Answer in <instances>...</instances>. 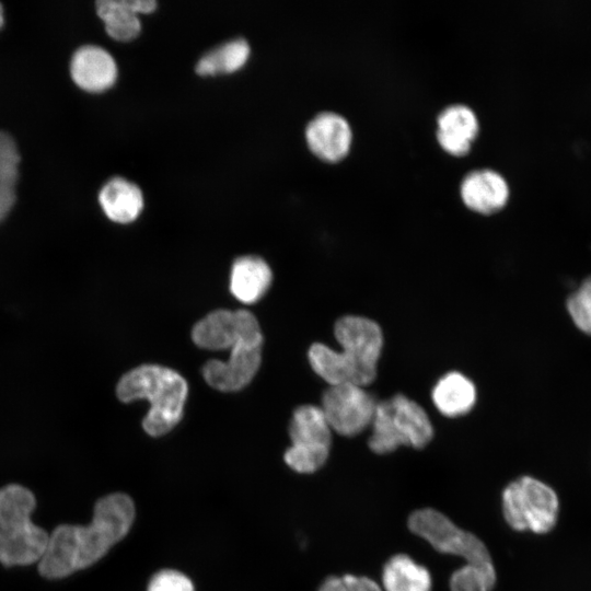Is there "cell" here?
<instances>
[{
    "mask_svg": "<svg viewBox=\"0 0 591 591\" xmlns=\"http://www.w3.org/2000/svg\"><path fill=\"white\" fill-rule=\"evenodd\" d=\"M385 591H431L429 570L406 554L392 556L382 569Z\"/></svg>",
    "mask_w": 591,
    "mask_h": 591,
    "instance_id": "ffe728a7",
    "label": "cell"
},
{
    "mask_svg": "<svg viewBox=\"0 0 591 591\" xmlns=\"http://www.w3.org/2000/svg\"><path fill=\"white\" fill-rule=\"evenodd\" d=\"M148 591H194V584L184 573L164 569L151 578Z\"/></svg>",
    "mask_w": 591,
    "mask_h": 591,
    "instance_id": "484cf974",
    "label": "cell"
},
{
    "mask_svg": "<svg viewBox=\"0 0 591 591\" xmlns=\"http://www.w3.org/2000/svg\"><path fill=\"white\" fill-rule=\"evenodd\" d=\"M477 132L478 120L475 113L466 105L448 106L438 116V141L453 155L466 154Z\"/></svg>",
    "mask_w": 591,
    "mask_h": 591,
    "instance_id": "2e32d148",
    "label": "cell"
},
{
    "mask_svg": "<svg viewBox=\"0 0 591 591\" xmlns=\"http://www.w3.org/2000/svg\"><path fill=\"white\" fill-rule=\"evenodd\" d=\"M271 279V270L263 258L242 256L232 265L230 290L239 301L251 304L263 298Z\"/></svg>",
    "mask_w": 591,
    "mask_h": 591,
    "instance_id": "e0dca14e",
    "label": "cell"
},
{
    "mask_svg": "<svg viewBox=\"0 0 591 591\" xmlns=\"http://www.w3.org/2000/svg\"><path fill=\"white\" fill-rule=\"evenodd\" d=\"M36 499L19 484L0 488V563L7 567L26 566L43 557L49 534L35 525L31 514Z\"/></svg>",
    "mask_w": 591,
    "mask_h": 591,
    "instance_id": "277c9868",
    "label": "cell"
},
{
    "mask_svg": "<svg viewBox=\"0 0 591 591\" xmlns=\"http://www.w3.org/2000/svg\"><path fill=\"white\" fill-rule=\"evenodd\" d=\"M431 397L443 416L454 418L471 412L476 402V389L467 376L452 371L439 379Z\"/></svg>",
    "mask_w": 591,
    "mask_h": 591,
    "instance_id": "d6986e66",
    "label": "cell"
},
{
    "mask_svg": "<svg viewBox=\"0 0 591 591\" xmlns=\"http://www.w3.org/2000/svg\"><path fill=\"white\" fill-rule=\"evenodd\" d=\"M95 7L111 37L117 40H130L141 30L138 13L153 11L157 2L154 0H100L95 2Z\"/></svg>",
    "mask_w": 591,
    "mask_h": 591,
    "instance_id": "9a60e30c",
    "label": "cell"
},
{
    "mask_svg": "<svg viewBox=\"0 0 591 591\" xmlns=\"http://www.w3.org/2000/svg\"><path fill=\"white\" fill-rule=\"evenodd\" d=\"M409 530L426 540L436 551L465 558L467 564L495 570L485 544L474 534L456 526L443 513L425 508L408 518Z\"/></svg>",
    "mask_w": 591,
    "mask_h": 591,
    "instance_id": "52a82bcc",
    "label": "cell"
},
{
    "mask_svg": "<svg viewBox=\"0 0 591 591\" xmlns=\"http://www.w3.org/2000/svg\"><path fill=\"white\" fill-rule=\"evenodd\" d=\"M305 137L313 153L324 161L336 162L348 153L352 134L341 115L323 112L308 124Z\"/></svg>",
    "mask_w": 591,
    "mask_h": 591,
    "instance_id": "7c38bea8",
    "label": "cell"
},
{
    "mask_svg": "<svg viewBox=\"0 0 591 591\" xmlns=\"http://www.w3.org/2000/svg\"><path fill=\"white\" fill-rule=\"evenodd\" d=\"M263 338L244 339L230 350L227 361L209 360L202 367L205 381L213 389L233 392L247 385L262 362Z\"/></svg>",
    "mask_w": 591,
    "mask_h": 591,
    "instance_id": "8fae6325",
    "label": "cell"
},
{
    "mask_svg": "<svg viewBox=\"0 0 591 591\" xmlns=\"http://www.w3.org/2000/svg\"><path fill=\"white\" fill-rule=\"evenodd\" d=\"M376 403L363 386L347 383L329 385L320 407L332 431L355 437L370 427Z\"/></svg>",
    "mask_w": 591,
    "mask_h": 591,
    "instance_id": "9c48e42d",
    "label": "cell"
},
{
    "mask_svg": "<svg viewBox=\"0 0 591 591\" xmlns=\"http://www.w3.org/2000/svg\"><path fill=\"white\" fill-rule=\"evenodd\" d=\"M496 582V571L466 564L450 577L451 591H490Z\"/></svg>",
    "mask_w": 591,
    "mask_h": 591,
    "instance_id": "7402d4cb",
    "label": "cell"
},
{
    "mask_svg": "<svg viewBox=\"0 0 591 591\" xmlns=\"http://www.w3.org/2000/svg\"><path fill=\"white\" fill-rule=\"evenodd\" d=\"M193 341L202 349H231L244 339L263 338L257 318L247 310H216L193 327Z\"/></svg>",
    "mask_w": 591,
    "mask_h": 591,
    "instance_id": "30bf717a",
    "label": "cell"
},
{
    "mask_svg": "<svg viewBox=\"0 0 591 591\" xmlns=\"http://www.w3.org/2000/svg\"><path fill=\"white\" fill-rule=\"evenodd\" d=\"M368 444L376 454H387L399 447L425 448L433 438V427L426 410L404 394L376 403Z\"/></svg>",
    "mask_w": 591,
    "mask_h": 591,
    "instance_id": "5b68a950",
    "label": "cell"
},
{
    "mask_svg": "<svg viewBox=\"0 0 591 591\" xmlns=\"http://www.w3.org/2000/svg\"><path fill=\"white\" fill-rule=\"evenodd\" d=\"M70 74L77 86L86 92L97 93L114 84L117 66L113 56L104 48L84 45L71 57Z\"/></svg>",
    "mask_w": 591,
    "mask_h": 591,
    "instance_id": "4fadbf2b",
    "label": "cell"
},
{
    "mask_svg": "<svg viewBox=\"0 0 591 591\" xmlns=\"http://www.w3.org/2000/svg\"><path fill=\"white\" fill-rule=\"evenodd\" d=\"M289 434L291 445L283 459L290 468L313 473L325 464L332 445V429L320 406H299L293 412Z\"/></svg>",
    "mask_w": 591,
    "mask_h": 591,
    "instance_id": "ba28073f",
    "label": "cell"
},
{
    "mask_svg": "<svg viewBox=\"0 0 591 591\" xmlns=\"http://www.w3.org/2000/svg\"><path fill=\"white\" fill-rule=\"evenodd\" d=\"M20 154L14 139L0 130V183L19 178Z\"/></svg>",
    "mask_w": 591,
    "mask_h": 591,
    "instance_id": "cb8c5ba5",
    "label": "cell"
},
{
    "mask_svg": "<svg viewBox=\"0 0 591 591\" xmlns=\"http://www.w3.org/2000/svg\"><path fill=\"white\" fill-rule=\"evenodd\" d=\"M99 202L108 219L128 223L140 215L143 196L135 183L116 176L103 185L99 193Z\"/></svg>",
    "mask_w": 591,
    "mask_h": 591,
    "instance_id": "ac0fdd59",
    "label": "cell"
},
{
    "mask_svg": "<svg viewBox=\"0 0 591 591\" xmlns=\"http://www.w3.org/2000/svg\"><path fill=\"white\" fill-rule=\"evenodd\" d=\"M250 55V45L244 38L228 40L205 54L196 65L199 74L231 72L241 68Z\"/></svg>",
    "mask_w": 591,
    "mask_h": 591,
    "instance_id": "44dd1931",
    "label": "cell"
},
{
    "mask_svg": "<svg viewBox=\"0 0 591 591\" xmlns=\"http://www.w3.org/2000/svg\"><path fill=\"white\" fill-rule=\"evenodd\" d=\"M465 205L480 213L500 210L508 201L509 186L499 173L484 169L468 173L461 184Z\"/></svg>",
    "mask_w": 591,
    "mask_h": 591,
    "instance_id": "5bb4252c",
    "label": "cell"
},
{
    "mask_svg": "<svg viewBox=\"0 0 591 591\" xmlns=\"http://www.w3.org/2000/svg\"><path fill=\"white\" fill-rule=\"evenodd\" d=\"M334 335L340 351L322 343L310 347L308 357L314 372L329 385L371 384L384 341L380 325L366 316L345 315L335 323Z\"/></svg>",
    "mask_w": 591,
    "mask_h": 591,
    "instance_id": "7a4b0ae2",
    "label": "cell"
},
{
    "mask_svg": "<svg viewBox=\"0 0 591 591\" xmlns=\"http://www.w3.org/2000/svg\"><path fill=\"white\" fill-rule=\"evenodd\" d=\"M502 514L515 531L548 533L557 523L559 499L544 482L521 476L510 482L501 495Z\"/></svg>",
    "mask_w": 591,
    "mask_h": 591,
    "instance_id": "8992f818",
    "label": "cell"
},
{
    "mask_svg": "<svg viewBox=\"0 0 591 591\" xmlns=\"http://www.w3.org/2000/svg\"><path fill=\"white\" fill-rule=\"evenodd\" d=\"M116 394L124 403L148 399L150 408L142 427L148 434L160 437L182 419L188 386L185 379L170 368L142 364L120 378Z\"/></svg>",
    "mask_w": 591,
    "mask_h": 591,
    "instance_id": "3957f363",
    "label": "cell"
},
{
    "mask_svg": "<svg viewBox=\"0 0 591 591\" xmlns=\"http://www.w3.org/2000/svg\"><path fill=\"white\" fill-rule=\"evenodd\" d=\"M567 310L575 325L591 335V277L568 298Z\"/></svg>",
    "mask_w": 591,
    "mask_h": 591,
    "instance_id": "603a6c76",
    "label": "cell"
},
{
    "mask_svg": "<svg viewBox=\"0 0 591 591\" xmlns=\"http://www.w3.org/2000/svg\"><path fill=\"white\" fill-rule=\"evenodd\" d=\"M317 591H382L379 584L368 577L344 575L326 578Z\"/></svg>",
    "mask_w": 591,
    "mask_h": 591,
    "instance_id": "d4e9b609",
    "label": "cell"
},
{
    "mask_svg": "<svg viewBox=\"0 0 591 591\" xmlns=\"http://www.w3.org/2000/svg\"><path fill=\"white\" fill-rule=\"evenodd\" d=\"M4 24V9L3 5L0 3V30L2 28Z\"/></svg>",
    "mask_w": 591,
    "mask_h": 591,
    "instance_id": "4316f807",
    "label": "cell"
},
{
    "mask_svg": "<svg viewBox=\"0 0 591 591\" xmlns=\"http://www.w3.org/2000/svg\"><path fill=\"white\" fill-rule=\"evenodd\" d=\"M132 499L121 493L101 498L88 525H58L49 534L38 571L47 579L65 578L100 560L129 532L135 519Z\"/></svg>",
    "mask_w": 591,
    "mask_h": 591,
    "instance_id": "6da1fadb",
    "label": "cell"
}]
</instances>
